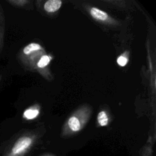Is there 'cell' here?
<instances>
[{
  "mask_svg": "<svg viewBox=\"0 0 156 156\" xmlns=\"http://www.w3.org/2000/svg\"><path fill=\"white\" fill-rule=\"evenodd\" d=\"M32 139L29 136H23L19 138L12 147V152L15 155L24 154L32 145Z\"/></svg>",
  "mask_w": 156,
  "mask_h": 156,
  "instance_id": "6da1fadb",
  "label": "cell"
},
{
  "mask_svg": "<svg viewBox=\"0 0 156 156\" xmlns=\"http://www.w3.org/2000/svg\"><path fill=\"white\" fill-rule=\"evenodd\" d=\"M4 29H5V19L3 9L0 4V53L4 48Z\"/></svg>",
  "mask_w": 156,
  "mask_h": 156,
  "instance_id": "7a4b0ae2",
  "label": "cell"
},
{
  "mask_svg": "<svg viewBox=\"0 0 156 156\" xmlns=\"http://www.w3.org/2000/svg\"><path fill=\"white\" fill-rule=\"evenodd\" d=\"M61 5L62 1L60 0H49L44 4V8L48 12H54L58 10Z\"/></svg>",
  "mask_w": 156,
  "mask_h": 156,
  "instance_id": "3957f363",
  "label": "cell"
},
{
  "mask_svg": "<svg viewBox=\"0 0 156 156\" xmlns=\"http://www.w3.org/2000/svg\"><path fill=\"white\" fill-rule=\"evenodd\" d=\"M68 127L72 132H78L81 129V124L77 118L71 117L68 120Z\"/></svg>",
  "mask_w": 156,
  "mask_h": 156,
  "instance_id": "277c9868",
  "label": "cell"
},
{
  "mask_svg": "<svg viewBox=\"0 0 156 156\" xmlns=\"http://www.w3.org/2000/svg\"><path fill=\"white\" fill-rule=\"evenodd\" d=\"M90 13L93 17L99 20L104 21L108 18V15L107 13L94 7L91 9Z\"/></svg>",
  "mask_w": 156,
  "mask_h": 156,
  "instance_id": "5b68a950",
  "label": "cell"
},
{
  "mask_svg": "<svg viewBox=\"0 0 156 156\" xmlns=\"http://www.w3.org/2000/svg\"><path fill=\"white\" fill-rule=\"evenodd\" d=\"M40 49H41V46L38 44L32 43L27 45L26 47H24V48L23 49V52L24 54L28 55L33 51L40 50Z\"/></svg>",
  "mask_w": 156,
  "mask_h": 156,
  "instance_id": "8992f818",
  "label": "cell"
},
{
  "mask_svg": "<svg viewBox=\"0 0 156 156\" xmlns=\"http://www.w3.org/2000/svg\"><path fill=\"white\" fill-rule=\"evenodd\" d=\"M98 121L99 124L101 126H105L108 124V118L105 112L102 111L99 113L98 115Z\"/></svg>",
  "mask_w": 156,
  "mask_h": 156,
  "instance_id": "52a82bcc",
  "label": "cell"
},
{
  "mask_svg": "<svg viewBox=\"0 0 156 156\" xmlns=\"http://www.w3.org/2000/svg\"><path fill=\"white\" fill-rule=\"evenodd\" d=\"M38 110L27 109L24 112V116L28 119H31L35 118L38 115Z\"/></svg>",
  "mask_w": 156,
  "mask_h": 156,
  "instance_id": "ba28073f",
  "label": "cell"
},
{
  "mask_svg": "<svg viewBox=\"0 0 156 156\" xmlns=\"http://www.w3.org/2000/svg\"><path fill=\"white\" fill-rule=\"evenodd\" d=\"M50 60H51L50 57H49L48 55H44L38 61L37 65L40 68H43L49 63V62H50Z\"/></svg>",
  "mask_w": 156,
  "mask_h": 156,
  "instance_id": "9c48e42d",
  "label": "cell"
},
{
  "mask_svg": "<svg viewBox=\"0 0 156 156\" xmlns=\"http://www.w3.org/2000/svg\"><path fill=\"white\" fill-rule=\"evenodd\" d=\"M117 62L119 65H120L121 66H124L127 64V59L123 56H120L117 59Z\"/></svg>",
  "mask_w": 156,
  "mask_h": 156,
  "instance_id": "30bf717a",
  "label": "cell"
},
{
  "mask_svg": "<svg viewBox=\"0 0 156 156\" xmlns=\"http://www.w3.org/2000/svg\"><path fill=\"white\" fill-rule=\"evenodd\" d=\"M45 156H51V155H45Z\"/></svg>",
  "mask_w": 156,
  "mask_h": 156,
  "instance_id": "8fae6325",
  "label": "cell"
}]
</instances>
